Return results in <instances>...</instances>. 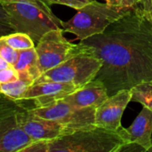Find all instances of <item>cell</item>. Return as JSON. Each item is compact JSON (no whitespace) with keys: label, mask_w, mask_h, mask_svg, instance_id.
Masks as SVG:
<instances>
[{"label":"cell","mask_w":152,"mask_h":152,"mask_svg":"<svg viewBox=\"0 0 152 152\" xmlns=\"http://www.w3.org/2000/svg\"><path fill=\"white\" fill-rule=\"evenodd\" d=\"M80 42L90 46L102 61L94 79L105 86L109 96L152 79V22L141 5L102 33Z\"/></svg>","instance_id":"6da1fadb"},{"label":"cell","mask_w":152,"mask_h":152,"mask_svg":"<svg viewBox=\"0 0 152 152\" xmlns=\"http://www.w3.org/2000/svg\"><path fill=\"white\" fill-rule=\"evenodd\" d=\"M124 144L118 132L94 125L51 141L35 142L22 152H119Z\"/></svg>","instance_id":"7a4b0ae2"},{"label":"cell","mask_w":152,"mask_h":152,"mask_svg":"<svg viewBox=\"0 0 152 152\" xmlns=\"http://www.w3.org/2000/svg\"><path fill=\"white\" fill-rule=\"evenodd\" d=\"M15 32L28 34L37 43L47 31L61 28L60 20L44 0H0Z\"/></svg>","instance_id":"3957f363"},{"label":"cell","mask_w":152,"mask_h":152,"mask_svg":"<svg viewBox=\"0 0 152 152\" xmlns=\"http://www.w3.org/2000/svg\"><path fill=\"white\" fill-rule=\"evenodd\" d=\"M133 8L94 0L77 10V12L69 20H62L61 28L64 32L75 35L77 39L85 40L102 33L108 26L128 13Z\"/></svg>","instance_id":"277c9868"},{"label":"cell","mask_w":152,"mask_h":152,"mask_svg":"<svg viewBox=\"0 0 152 152\" xmlns=\"http://www.w3.org/2000/svg\"><path fill=\"white\" fill-rule=\"evenodd\" d=\"M82 45L84 48L80 52L43 73L34 83L52 81L74 84L81 87L93 80L100 70L102 61L94 54L90 46Z\"/></svg>","instance_id":"5b68a950"},{"label":"cell","mask_w":152,"mask_h":152,"mask_svg":"<svg viewBox=\"0 0 152 152\" xmlns=\"http://www.w3.org/2000/svg\"><path fill=\"white\" fill-rule=\"evenodd\" d=\"M21 102L0 94V152H22L33 141L19 121Z\"/></svg>","instance_id":"8992f818"},{"label":"cell","mask_w":152,"mask_h":152,"mask_svg":"<svg viewBox=\"0 0 152 152\" xmlns=\"http://www.w3.org/2000/svg\"><path fill=\"white\" fill-rule=\"evenodd\" d=\"M63 32L61 28L49 30L37 43L35 48L42 74L62 63L84 48L81 43L75 45L68 41Z\"/></svg>","instance_id":"52a82bcc"},{"label":"cell","mask_w":152,"mask_h":152,"mask_svg":"<svg viewBox=\"0 0 152 152\" xmlns=\"http://www.w3.org/2000/svg\"><path fill=\"white\" fill-rule=\"evenodd\" d=\"M95 109L92 107L78 109L59 100L46 107L29 108V111L39 118L67 125L76 131L94 126Z\"/></svg>","instance_id":"ba28073f"},{"label":"cell","mask_w":152,"mask_h":152,"mask_svg":"<svg viewBox=\"0 0 152 152\" xmlns=\"http://www.w3.org/2000/svg\"><path fill=\"white\" fill-rule=\"evenodd\" d=\"M19 102H21L20 101ZM21 104L22 108L19 113L20 125L23 131L31 138L33 142L51 141L75 131L69 126L58 121L36 116L29 111V107H27L23 102H21Z\"/></svg>","instance_id":"9c48e42d"},{"label":"cell","mask_w":152,"mask_h":152,"mask_svg":"<svg viewBox=\"0 0 152 152\" xmlns=\"http://www.w3.org/2000/svg\"><path fill=\"white\" fill-rule=\"evenodd\" d=\"M78 88L80 86L69 83L52 81L33 83L20 100L29 108H43L63 99Z\"/></svg>","instance_id":"30bf717a"},{"label":"cell","mask_w":152,"mask_h":152,"mask_svg":"<svg viewBox=\"0 0 152 152\" xmlns=\"http://www.w3.org/2000/svg\"><path fill=\"white\" fill-rule=\"evenodd\" d=\"M131 89H124L109 96L95 109L94 125L117 132L121 125L123 113L131 102Z\"/></svg>","instance_id":"8fae6325"},{"label":"cell","mask_w":152,"mask_h":152,"mask_svg":"<svg viewBox=\"0 0 152 152\" xmlns=\"http://www.w3.org/2000/svg\"><path fill=\"white\" fill-rule=\"evenodd\" d=\"M117 132L125 143H134L145 151H152V110L143 107L129 127L121 126Z\"/></svg>","instance_id":"7c38bea8"},{"label":"cell","mask_w":152,"mask_h":152,"mask_svg":"<svg viewBox=\"0 0 152 152\" xmlns=\"http://www.w3.org/2000/svg\"><path fill=\"white\" fill-rule=\"evenodd\" d=\"M108 97L105 86L102 82L93 79L61 100L72 107L83 109L97 108Z\"/></svg>","instance_id":"4fadbf2b"},{"label":"cell","mask_w":152,"mask_h":152,"mask_svg":"<svg viewBox=\"0 0 152 152\" xmlns=\"http://www.w3.org/2000/svg\"><path fill=\"white\" fill-rule=\"evenodd\" d=\"M13 67L18 71L20 78L29 79L33 82L42 75L35 47L19 51L18 60Z\"/></svg>","instance_id":"5bb4252c"},{"label":"cell","mask_w":152,"mask_h":152,"mask_svg":"<svg viewBox=\"0 0 152 152\" xmlns=\"http://www.w3.org/2000/svg\"><path fill=\"white\" fill-rule=\"evenodd\" d=\"M131 102H139L152 110V79L142 81L131 88Z\"/></svg>","instance_id":"9a60e30c"},{"label":"cell","mask_w":152,"mask_h":152,"mask_svg":"<svg viewBox=\"0 0 152 152\" xmlns=\"http://www.w3.org/2000/svg\"><path fill=\"white\" fill-rule=\"evenodd\" d=\"M33 83L32 80L20 77L13 82L0 84V93L12 100H20Z\"/></svg>","instance_id":"2e32d148"},{"label":"cell","mask_w":152,"mask_h":152,"mask_svg":"<svg viewBox=\"0 0 152 152\" xmlns=\"http://www.w3.org/2000/svg\"><path fill=\"white\" fill-rule=\"evenodd\" d=\"M4 41L17 51L30 49L35 47L34 40L26 33L23 32H12L3 37Z\"/></svg>","instance_id":"e0dca14e"},{"label":"cell","mask_w":152,"mask_h":152,"mask_svg":"<svg viewBox=\"0 0 152 152\" xmlns=\"http://www.w3.org/2000/svg\"><path fill=\"white\" fill-rule=\"evenodd\" d=\"M0 55L11 65L14 66L18 60L19 51L13 49L12 46H10L3 38V37H0Z\"/></svg>","instance_id":"ac0fdd59"},{"label":"cell","mask_w":152,"mask_h":152,"mask_svg":"<svg viewBox=\"0 0 152 152\" xmlns=\"http://www.w3.org/2000/svg\"><path fill=\"white\" fill-rule=\"evenodd\" d=\"M49 5L51 4H62L69 7H71L76 10H79L87 4L91 3L94 0H44Z\"/></svg>","instance_id":"d6986e66"},{"label":"cell","mask_w":152,"mask_h":152,"mask_svg":"<svg viewBox=\"0 0 152 152\" xmlns=\"http://www.w3.org/2000/svg\"><path fill=\"white\" fill-rule=\"evenodd\" d=\"M19 78V73L13 66H10L6 69H3L0 70V84L13 82L18 80Z\"/></svg>","instance_id":"ffe728a7"},{"label":"cell","mask_w":152,"mask_h":152,"mask_svg":"<svg viewBox=\"0 0 152 152\" xmlns=\"http://www.w3.org/2000/svg\"><path fill=\"white\" fill-rule=\"evenodd\" d=\"M106 3L121 7H135L141 5V0H109Z\"/></svg>","instance_id":"44dd1931"},{"label":"cell","mask_w":152,"mask_h":152,"mask_svg":"<svg viewBox=\"0 0 152 152\" xmlns=\"http://www.w3.org/2000/svg\"><path fill=\"white\" fill-rule=\"evenodd\" d=\"M141 6L146 17L152 22V0H141Z\"/></svg>","instance_id":"7402d4cb"},{"label":"cell","mask_w":152,"mask_h":152,"mask_svg":"<svg viewBox=\"0 0 152 152\" xmlns=\"http://www.w3.org/2000/svg\"><path fill=\"white\" fill-rule=\"evenodd\" d=\"M14 32V30L12 29V28H11L9 25L4 24L3 22H0V37H4L5 35H8L10 33Z\"/></svg>","instance_id":"603a6c76"},{"label":"cell","mask_w":152,"mask_h":152,"mask_svg":"<svg viewBox=\"0 0 152 152\" xmlns=\"http://www.w3.org/2000/svg\"><path fill=\"white\" fill-rule=\"evenodd\" d=\"M0 22H3V23L7 24V25L10 26L8 15H7V13H6V12H5V10H4V6H3L1 1H0ZM10 27H11V26H10ZM11 28H12V27H11Z\"/></svg>","instance_id":"cb8c5ba5"},{"label":"cell","mask_w":152,"mask_h":152,"mask_svg":"<svg viewBox=\"0 0 152 152\" xmlns=\"http://www.w3.org/2000/svg\"><path fill=\"white\" fill-rule=\"evenodd\" d=\"M11 65L0 55V70L1 69H6V68H8V67H10Z\"/></svg>","instance_id":"d4e9b609"},{"label":"cell","mask_w":152,"mask_h":152,"mask_svg":"<svg viewBox=\"0 0 152 152\" xmlns=\"http://www.w3.org/2000/svg\"><path fill=\"white\" fill-rule=\"evenodd\" d=\"M105 1H106V2H108V1H109V0H105Z\"/></svg>","instance_id":"484cf974"},{"label":"cell","mask_w":152,"mask_h":152,"mask_svg":"<svg viewBox=\"0 0 152 152\" xmlns=\"http://www.w3.org/2000/svg\"><path fill=\"white\" fill-rule=\"evenodd\" d=\"M0 94H1V93H0Z\"/></svg>","instance_id":"4316f807"}]
</instances>
